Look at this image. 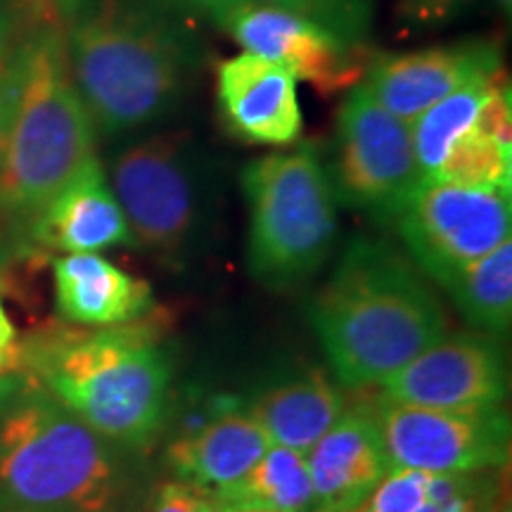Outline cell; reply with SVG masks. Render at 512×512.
<instances>
[{"instance_id": "1", "label": "cell", "mask_w": 512, "mask_h": 512, "mask_svg": "<svg viewBox=\"0 0 512 512\" xmlns=\"http://www.w3.org/2000/svg\"><path fill=\"white\" fill-rule=\"evenodd\" d=\"M95 136L136 138L166 124L200 79V24L155 0H74L62 31Z\"/></svg>"}, {"instance_id": "2", "label": "cell", "mask_w": 512, "mask_h": 512, "mask_svg": "<svg viewBox=\"0 0 512 512\" xmlns=\"http://www.w3.org/2000/svg\"><path fill=\"white\" fill-rule=\"evenodd\" d=\"M313 330L344 387H382L446 335V311L406 252L354 238L311 306Z\"/></svg>"}, {"instance_id": "3", "label": "cell", "mask_w": 512, "mask_h": 512, "mask_svg": "<svg viewBox=\"0 0 512 512\" xmlns=\"http://www.w3.org/2000/svg\"><path fill=\"white\" fill-rule=\"evenodd\" d=\"M17 368L121 451H145L171 413V361L157 337L117 328H43L17 344Z\"/></svg>"}, {"instance_id": "4", "label": "cell", "mask_w": 512, "mask_h": 512, "mask_svg": "<svg viewBox=\"0 0 512 512\" xmlns=\"http://www.w3.org/2000/svg\"><path fill=\"white\" fill-rule=\"evenodd\" d=\"M121 453L34 375L0 373V512H112Z\"/></svg>"}, {"instance_id": "5", "label": "cell", "mask_w": 512, "mask_h": 512, "mask_svg": "<svg viewBox=\"0 0 512 512\" xmlns=\"http://www.w3.org/2000/svg\"><path fill=\"white\" fill-rule=\"evenodd\" d=\"M24 67L0 150V238L27 249L29 230L88 159L95 128L72 79L62 31L43 24L22 38Z\"/></svg>"}, {"instance_id": "6", "label": "cell", "mask_w": 512, "mask_h": 512, "mask_svg": "<svg viewBox=\"0 0 512 512\" xmlns=\"http://www.w3.org/2000/svg\"><path fill=\"white\" fill-rule=\"evenodd\" d=\"M219 174L209 147L181 131L128 138L107 169L133 245L171 268L202 252L219 214Z\"/></svg>"}, {"instance_id": "7", "label": "cell", "mask_w": 512, "mask_h": 512, "mask_svg": "<svg viewBox=\"0 0 512 512\" xmlns=\"http://www.w3.org/2000/svg\"><path fill=\"white\" fill-rule=\"evenodd\" d=\"M249 209L247 264L268 290L302 285L337 242V195L316 145H297L249 162L242 171Z\"/></svg>"}, {"instance_id": "8", "label": "cell", "mask_w": 512, "mask_h": 512, "mask_svg": "<svg viewBox=\"0 0 512 512\" xmlns=\"http://www.w3.org/2000/svg\"><path fill=\"white\" fill-rule=\"evenodd\" d=\"M325 164L337 202L380 223H394L425 183L411 121L387 112L358 88L339 107Z\"/></svg>"}, {"instance_id": "9", "label": "cell", "mask_w": 512, "mask_h": 512, "mask_svg": "<svg viewBox=\"0 0 512 512\" xmlns=\"http://www.w3.org/2000/svg\"><path fill=\"white\" fill-rule=\"evenodd\" d=\"M394 226L420 273L446 285L460 268L510 240V192L425 181Z\"/></svg>"}, {"instance_id": "10", "label": "cell", "mask_w": 512, "mask_h": 512, "mask_svg": "<svg viewBox=\"0 0 512 512\" xmlns=\"http://www.w3.org/2000/svg\"><path fill=\"white\" fill-rule=\"evenodd\" d=\"M373 413L392 467L479 475L508 463L510 418L503 408L446 411L377 396Z\"/></svg>"}, {"instance_id": "11", "label": "cell", "mask_w": 512, "mask_h": 512, "mask_svg": "<svg viewBox=\"0 0 512 512\" xmlns=\"http://www.w3.org/2000/svg\"><path fill=\"white\" fill-rule=\"evenodd\" d=\"M382 399L446 411L503 408L508 363L496 337L444 335L382 384Z\"/></svg>"}, {"instance_id": "12", "label": "cell", "mask_w": 512, "mask_h": 512, "mask_svg": "<svg viewBox=\"0 0 512 512\" xmlns=\"http://www.w3.org/2000/svg\"><path fill=\"white\" fill-rule=\"evenodd\" d=\"M498 74H503L501 48L477 38L377 57L356 88L387 112L413 121L460 88Z\"/></svg>"}, {"instance_id": "13", "label": "cell", "mask_w": 512, "mask_h": 512, "mask_svg": "<svg viewBox=\"0 0 512 512\" xmlns=\"http://www.w3.org/2000/svg\"><path fill=\"white\" fill-rule=\"evenodd\" d=\"M299 79L283 64L245 53L219 64V102L228 126L256 145L287 147L302 136Z\"/></svg>"}, {"instance_id": "14", "label": "cell", "mask_w": 512, "mask_h": 512, "mask_svg": "<svg viewBox=\"0 0 512 512\" xmlns=\"http://www.w3.org/2000/svg\"><path fill=\"white\" fill-rule=\"evenodd\" d=\"M313 486L311 512H354L392 470L380 425L370 408H349L306 453Z\"/></svg>"}, {"instance_id": "15", "label": "cell", "mask_w": 512, "mask_h": 512, "mask_svg": "<svg viewBox=\"0 0 512 512\" xmlns=\"http://www.w3.org/2000/svg\"><path fill=\"white\" fill-rule=\"evenodd\" d=\"M119 245H133L131 230L98 157L69 178L27 238V249L62 254H98Z\"/></svg>"}, {"instance_id": "16", "label": "cell", "mask_w": 512, "mask_h": 512, "mask_svg": "<svg viewBox=\"0 0 512 512\" xmlns=\"http://www.w3.org/2000/svg\"><path fill=\"white\" fill-rule=\"evenodd\" d=\"M245 53L283 64L297 79L318 88H339L351 76L354 53L306 19L261 3H249L223 27Z\"/></svg>"}, {"instance_id": "17", "label": "cell", "mask_w": 512, "mask_h": 512, "mask_svg": "<svg viewBox=\"0 0 512 512\" xmlns=\"http://www.w3.org/2000/svg\"><path fill=\"white\" fill-rule=\"evenodd\" d=\"M55 304L79 328L136 323L155 306L145 280L133 278L100 254H62L53 261Z\"/></svg>"}, {"instance_id": "18", "label": "cell", "mask_w": 512, "mask_h": 512, "mask_svg": "<svg viewBox=\"0 0 512 512\" xmlns=\"http://www.w3.org/2000/svg\"><path fill=\"white\" fill-rule=\"evenodd\" d=\"M273 444L249 413L216 415L166 448L176 479L192 484L216 501L235 486Z\"/></svg>"}, {"instance_id": "19", "label": "cell", "mask_w": 512, "mask_h": 512, "mask_svg": "<svg viewBox=\"0 0 512 512\" xmlns=\"http://www.w3.org/2000/svg\"><path fill=\"white\" fill-rule=\"evenodd\" d=\"M347 411L342 389L323 370L280 382L249 403V418L273 446L309 453L320 437Z\"/></svg>"}, {"instance_id": "20", "label": "cell", "mask_w": 512, "mask_h": 512, "mask_svg": "<svg viewBox=\"0 0 512 512\" xmlns=\"http://www.w3.org/2000/svg\"><path fill=\"white\" fill-rule=\"evenodd\" d=\"M510 119L508 83L498 81L479 119L465 133H460L446 150L432 183H453L465 185V188L510 192Z\"/></svg>"}, {"instance_id": "21", "label": "cell", "mask_w": 512, "mask_h": 512, "mask_svg": "<svg viewBox=\"0 0 512 512\" xmlns=\"http://www.w3.org/2000/svg\"><path fill=\"white\" fill-rule=\"evenodd\" d=\"M467 323L501 339L512 320V240L472 261L441 285Z\"/></svg>"}, {"instance_id": "22", "label": "cell", "mask_w": 512, "mask_h": 512, "mask_svg": "<svg viewBox=\"0 0 512 512\" xmlns=\"http://www.w3.org/2000/svg\"><path fill=\"white\" fill-rule=\"evenodd\" d=\"M223 508L311 512L313 486L306 453L271 446L252 470L214 501Z\"/></svg>"}, {"instance_id": "23", "label": "cell", "mask_w": 512, "mask_h": 512, "mask_svg": "<svg viewBox=\"0 0 512 512\" xmlns=\"http://www.w3.org/2000/svg\"><path fill=\"white\" fill-rule=\"evenodd\" d=\"M498 81H503V74L494 76V79L470 83V86L460 88V91L451 93L448 98L439 100L437 105H432L430 110L422 112L418 119L411 121L415 155H418V164L425 181H432L434 174H437L441 159H444L453 140L479 119Z\"/></svg>"}, {"instance_id": "24", "label": "cell", "mask_w": 512, "mask_h": 512, "mask_svg": "<svg viewBox=\"0 0 512 512\" xmlns=\"http://www.w3.org/2000/svg\"><path fill=\"white\" fill-rule=\"evenodd\" d=\"M316 24L339 46L358 53L370 41L377 0H252Z\"/></svg>"}, {"instance_id": "25", "label": "cell", "mask_w": 512, "mask_h": 512, "mask_svg": "<svg viewBox=\"0 0 512 512\" xmlns=\"http://www.w3.org/2000/svg\"><path fill=\"white\" fill-rule=\"evenodd\" d=\"M451 482V475L392 467L354 512H420Z\"/></svg>"}, {"instance_id": "26", "label": "cell", "mask_w": 512, "mask_h": 512, "mask_svg": "<svg viewBox=\"0 0 512 512\" xmlns=\"http://www.w3.org/2000/svg\"><path fill=\"white\" fill-rule=\"evenodd\" d=\"M214 498L195 489L192 484H185L181 479L164 482L152 496L150 510L147 512H216Z\"/></svg>"}, {"instance_id": "27", "label": "cell", "mask_w": 512, "mask_h": 512, "mask_svg": "<svg viewBox=\"0 0 512 512\" xmlns=\"http://www.w3.org/2000/svg\"><path fill=\"white\" fill-rule=\"evenodd\" d=\"M24 50L22 38L12 46L8 53L0 55V150H3L5 133H8L12 110H15L19 81H22Z\"/></svg>"}, {"instance_id": "28", "label": "cell", "mask_w": 512, "mask_h": 512, "mask_svg": "<svg viewBox=\"0 0 512 512\" xmlns=\"http://www.w3.org/2000/svg\"><path fill=\"white\" fill-rule=\"evenodd\" d=\"M155 3L164 5L166 10L176 12L190 22L197 24H214V27L223 29L228 19L238 12L242 5L249 0H155Z\"/></svg>"}, {"instance_id": "29", "label": "cell", "mask_w": 512, "mask_h": 512, "mask_svg": "<svg viewBox=\"0 0 512 512\" xmlns=\"http://www.w3.org/2000/svg\"><path fill=\"white\" fill-rule=\"evenodd\" d=\"M472 0H399L401 17L413 27H441L458 17Z\"/></svg>"}, {"instance_id": "30", "label": "cell", "mask_w": 512, "mask_h": 512, "mask_svg": "<svg viewBox=\"0 0 512 512\" xmlns=\"http://www.w3.org/2000/svg\"><path fill=\"white\" fill-rule=\"evenodd\" d=\"M19 31V3L17 0H0V55L17 43Z\"/></svg>"}, {"instance_id": "31", "label": "cell", "mask_w": 512, "mask_h": 512, "mask_svg": "<svg viewBox=\"0 0 512 512\" xmlns=\"http://www.w3.org/2000/svg\"><path fill=\"white\" fill-rule=\"evenodd\" d=\"M17 330L5 311L3 302H0V363L8 368H17Z\"/></svg>"}, {"instance_id": "32", "label": "cell", "mask_w": 512, "mask_h": 512, "mask_svg": "<svg viewBox=\"0 0 512 512\" xmlns=\"http://www.w3.org/2000/svg\"><path fill=\"white\" fill-rule=\"evenodd\" d=\"M10 256H12V247L3 238H0V285H3V280H5V268H8V264H10Z\"/></svg>"}, {"instance_id": "33", "label": "cell", "mask_w": 512, "mask_h": 512, "mask_svg": "<svg viewBox=\"0 0 512 512\" xmlns=\"http://www.w3.org/2000/svg\"><path fill=\"white\" fill-rule=\"evenodd\" d=\"M216 512H273V510H261V508H223V505H216Z\"/></svg>"}, {"instance_id": "34", "label": "cell", "mask_w": 512, "mask_h": 512, "mask_svg": "<svg viewBox=\"0 0 512 512\" xmlns=\"http://www.w3.org/2000/svg\"><path fill=\"white\" fill-rule=\"evenodd\" d=\"M496 3V8L503 12V15H510V5H512V0H494Z\"/></svg>"}, {"instance_id": "35", "label": "cell", "mask_w": 512, "mask_h": 512, "mask_svg": "<svg viewBox=\"0 0 512 512\" xmlns=\"http://www.w3.org/2000/svg\"><path fill=\"white\" fill-rule=\"evenodd\" d=\"M470 512H489V508H475V510H470Z\"/></svg>"}, {"instance_id": "36", "label": "cell", "mask_w": 512, "mask_h": 512, "mask_svg": "<svg viewBox=\"0 0 512 512\" xmlns=\"http://www.w3.org/2000/svg\"><path fill=\"white\" fill-rule=\"evenodd\" d=\"M5 370H12V368H8V366H3V363H0V373H5Z\"/></svg>"}]
</instances>
